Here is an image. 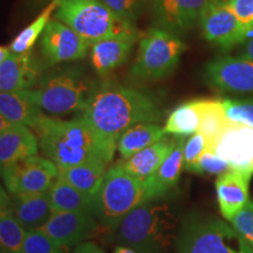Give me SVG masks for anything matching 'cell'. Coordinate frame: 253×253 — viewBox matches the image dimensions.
<instances>
[{
    "instance_id": "obj_22",
    "label": "cell",
    "mask_w": 253,
    "mask_h": 253,
    "mask_svg": "<svg viewBox=\"0 0 253 253\" xmlns=\"http://www.w3.org/2000/svg\"><path fill=\"white\" fill-rule=\"evenodd\" d=\"M0 114L11 123H19L31 128H36L43 114L39 107L36 106L26 91H0Z\"/></svg>"
},
{
    "instance_id": "obj_26",
    "label": "cell",
    "mask_w": 253,
    "mask_h": 253,
    "mask_svg": "<svg viewBox=\"0 0 253 253\" xmlns=\"http://www.w3.org/2000/svg\"><path fill=\"white\" fill-rule=\"evenodd\" d=\"M203 100H194L183 103L170 114L163 126L166 134L186 136L198 131Z\"/></svg>"
},
{
    "instance_id": "obj_13",
    "label": "cell",
    "mask_w": 253,
    "mask_h": 253,
    "mask_svg": "<svg viewBox=\"0 0 253 253\" xmlns=\"http://www.w3.org/2000/svg\"><path fill=\"white\" fill-rule=\"evenodd\" d=\"M91 211L54 212L39 231L62 248L79 245L97 229V221Z\"/></svg>"
},
{
    "instance_id": "obj_10",
    "label": "cell",
    "mask_w": 253,
    "mask_h": 253,
    "mask_svg": "<svg viewBox=\"0 0 253 253\" xmlns=\"http://www.w3.org/2000/svg\"><path fill=\"white\" fill-rule=\"evenodd\" d=\"M59 169L52 161L38 155L19 161L1 173L9 195L45 192L58 178Z\"/></svg>"
},
{
    "instance_id": "obj_8",
    "label": "cell",
    "mask_w": 253,
    "mask_h": 253,
    "mask_svg": "<svg viewBox=\"0 0 253 253\" xmlns=\"http://www.w3.org/2000/svg\"><path fill=\"white\" fill-rule=\"evenodd\" d=\"M185 43L178 34L161 26L151 27L142 37L130 74L136 80L153 81L168 77L178 65Z\"/></svg>"
},
{
    "instance_id": "obj_44",
    "label": "cell",
    "mask_w": 253,
    "mask_h": 253,
    "mask_svg": "<svg viewBox=\"0 0 253 253\" xmlns=\"http://www.w3.org/2000/svg\"><path fill=\"white\" fill-rule=\"evenodd\" d=\"M11 125H12V123L9 122V121H7V120H6L4 116H2L1 114H0V134H1V132L4 131L5 129H7Z\"/></svg>"
},
{
    "instance_id": "obj_2",
    "label": "cell",
    "mask_w": 253,
    "mask_h": 253,
    "mask_svg": "<svg viewBox=\"0 0 253 253\" xmlns=\"http://www.w3.org/2000/svg\"><path fill=\"white\" fill-rule=\"evenodd\" d=\"M33 131L42 154L58 169L84 163L108 166L112 161L91 126L81 116L71 121H62L43 114Z\"/></svg>"
},
{
    "instance_id": "obj_32",
    "label": "cell",
    "mask_w": 253,
    "mask_h": 253,
    "mask_svg": "<svg viewBox=\"0 0 253 253\" xmlns=\"http://www.w3.org/2000/svg\"><path fill=\"white\" fill-rule=\"evenodd\" d=\"M24 253H66L62 246L39 230L27 231L24 243Z\"/></svg>"
},
{
    "instance_id": "obj_43",
    "label": "cell",
    "mask_w": 253,
    "mask_h": 253,
    "mask_svg": "<svg viewBox=\"0 0 253 253\" xmlns=\"http://www.w3.org/2000/svg\"><path fill=\"white\" fill-rule=\"evenodd\" d=\"M9 54H11V50H9V48L0 46V65L5 61L6 58H7Z\"/></svg>"
},
{
    "instance_id": "obj_34",
    "label": "cell",
    "mask_w": 253,
    "mask_h": 253,
    "mask_svg": "<svg viewBox=\"0 0 253 253\" xmlns=\"http://www.w3.org/2000/svg\"><path fill=\"white\" fill-rule=\"evenodd\" d=\"M208 150L209 144L204 136L199 134V132H195V134L184 143L183 160H184L185 169L189 170V171H192V169H194L196 164L198 163L202 155Z\"/></svg>"
},
{
    "instance_id": "obj_4",
    "label": "cell",
    "mask_w": 253,
    "mask_h": 253,
    "mask_svg": "<svg viewBox=\"0 0 253 253\" xmlns=\"http://www.w3.org/2000/svg\"><path fill=\"white\" fill-rule=\"evenodd\" d=\"M96 84L80 65L54 66L40 75L36 86L25 91L41 110L65 115L84 112Z\"/></svg>"
},
{
    "instance_id": "obj_23",
    "label": "cell",
    "mask_w": 253,
    "mask_h": 253,
    "mask_svg": "<svg viewBox=\"0 0 253 253\" xmlns=\"http://www.w3.org/2000/svg\"><path fill=\"white\" fill-rule=\"evenodd\" d=\"M107 167L103 163H84L62 168L59 169L58 178L95 199L108 170Z\"/></svg>"
},
{
    "instance_id": "obj_40",
    "label": "cell",
    "mask_w": 253,
    "mask_h": 253,
    "mask_svg": "<svg viewBox=\"0 0 253 253\" xmlns=\"http://www.w3.org/2000/svg\"><path fill=\"white\" fill-rule=\"evenodd\" d=\"M9 213H12L11 202L9 203H0V220Z\"/></svg>"
},
{
    "instance_id": "obj_12",
    "label": "cell",
    "mask_w": 253,
    "mask_h": 253,
    "mask_svg": "<svg viewBox=\"0 0 253 253\" xmlns=\"http://www.w3.org/2000/svg\"><path fill=\"white\" fill-rule=\"evenodd\" d=\"M209 150L235 169L253 171V128L229 121Z\"/></svg>"
},
{
    "instance_id": "obj_24",
    "label": "cell",
    "mask_w": 253,
    "mask_h": 253,
    "mask_svg": "<svg viewBox=\"0 0 253 253\" xmlns=\"http://www.w3.org/2000/svg\"><path fill=\"white\" fill-rule=\"evenodd\" d=\"M166 131L156 123H138L122 132L118 140V147L122 160L131 157L138 151L163 140Z\"/></svg>"
},
{
    "instance_id": "obj_42",
    "label": "cell",
    "mask_w": 253,
    "mask_h": 253,
    "mask_svg": "<svg viewBox=\"0 0 253 253\" xmlns=\"http://www.w3.org/2000/svg\"><path fill=\"white\" fill-rule=\"evenodd\" d=\"M114 253H140V252L135 251V250L128 248V246L119 245L116 246L115 250H114Z\"/></svg>"
},
{
    "instance_id": "obj_31",
    "label": "cell",
    "mask_w": 253,
    "mask_h": 253,
    "mask_svg": "<svg viewBox=\"0 0 253 253\" xmlns=\"http://www.w3.org/2000/svg\"><path fill=\"white\" fill-rule=\"evenodd\" d=\"M227 119L253 128V101L221 100Z\"/></svg>"
},
{
    "instance_id": "obj_18",
    "label": "cell",
    "mask_w": 253,
    "mask_h": 253,
    "mask_svg": "<svg viewBox=\"0 0 253 253\" xmlns=\"http://www.w3.org/2000/svg\"><path fill=\"white\" fill-rule=\"evenodd\" d=\"M39 150V141L31 128L12 123L0 134V176L19 161L34 156Z\"/></svg>"
},
{
    "instance_id": "obj_36",
    "label": "cell",
    "mask_w": 253,
    "mask_h": 253,
    "mask_svg": "<svg viewBox=\"0 0 253 253\" xmlns=\"http://www.w3.org/2000/svg\"><path fill=\"white\" fill-rule=\"evenodd\" d=\"M230 223L237 232L253 246V202L249 201L245 207L233 216Z\"/></svg>"
},
{
    "instance_id": "obj_5",
    "label": "cell",
    "mask_w": 253,
    "mask_h": 253,
    "mask_svg": "<svg viewBox=\"0 0 253 253\" xmlns=\"http://www.w3.org/2000/svg\"><path fill=\"white\" fill-rule=\"evenodd\" d=\"M166 195L153 178L148 181L137 178L116 163L107 170L95 197L94 214L103 226L113 229L135 208Z\"/></svg>"
},
{
    "instance_id": "obj_33",
    "label": "cell",
    "mask_w": 253,
    "mask_h": 253,
    "mask_svg": "<svg viewBox=\"0 0 253 253\" xmlns=\"http://www.w3.org/2000/svg\"><path fill=\"white\" fill-rule=\"evenodd\" d=\"M116 15L128 23L134 24L140 17L145 0H101Z\"/></svg>"
},
{
    "instance_id": "obj_39",
    "label": "cell",
    "mask_w": 253,
    "mask_h": 253,
    "mask_svg": "<svg viewBox=\"0 0 253 253\" xmlns=\"http://www.w3.org/2000/svg\"><path fill=\"white\" fill-rule=\"evenodd\" d=\"M239 54L242 55L243 59L253 61V38L246 40L245 42L242 43V46H240Z\"/></svg>"
},
{
    "instance_id": "obj_20",
    "label": "cell",
    "mask_w": 253,
    "mask_h": 253,
    "mask_svg": "<svg viewBox=\"0 0 253 253\" xmlns=\"http://www.w3.org/2000/svg\"><path fill=\"white\" fill-rule=\"evenodd\" d=\"M11 208L12 214L26 231L40 230L54 213L47 191L11 195Z\"/></svg>"
},
{
    "instance_id": "obj_28",
    "label": "cell",
    "mask_w": 253,
    "mask_h": 253,
    "mask_svg": "<svg viewBox=\"0 0 253 253\" xmlns=\"http://www.w3.org/2000/svg\"><path fill=\"white\" fill-rule=\"evenodd\" d=\"M229 121L221 101L203 99L201 122L197 132L204 136L208 141L209 148L224 130Z\"/></svg>"
},
{
    "instance_id": "obj_35",
    "label": "cell",
    "mask_w": 253,
    "mask_h": 253,
    "mask_svg": "<svg viewBox=\"0 0 253 253\" xmlns=\"http://www.w3.org/2000/svg\"><path fill=\"white\" fill-rule=\"evenodd\" d=\"M232 169L226 161L217 156L212 151L208 150L202 155L198 163L196 164L191 172L195 173H208V175H221Z\"/></svg>"
},
{
    "instance_id": "obj_46",
    "label": "cell",
    "mask_w": 253,
    "mask_h": 253,
    "mask_svg": "<svg viewBox=\"0 0 253 253\" xmlns=\"http://www.w3.org/2000/svg\"><path fill=\"white\" fill-rule=\"evenodd\" d=\"M0 253H5V252H4V249H2V246H1V244H0Z\"/></svg>"
},
{
    "instance_id": "obj_16",
    "label": "cell",
    "mask_w": 253,
    "mask_h": 253,
    "mask_svg": "<svg viewBox=\"0 0 253 253\" xmlns=\"http://www.w3.org/2000/svg\"><path fill=\"white\" fill-rule=\"evenodd\" d=\"M43 72L40 59L32 50L25 54L11 53L0 65V91L14 93L31 89Z\"/></svg>"
},
{
    "instance_id": "obj_14",
    "label": "cell",
    "mask_w": 253,
    "mask_h": 253,
    "mask_svg": "<svg viewBox=\"0 0 253 253\" xmlns=\"http://www.w3.org/2000/svg\"><path fill=\"white\" fill-rule=\"evenodd\" d=\"M207 81L213 87L235 93H253V61L243 58L223 56L207 65Z\"/></svg>"
},
{
    "instance_id": "obj_21",
    "label": "cell",
    "mask_w": 253,
    "mask_h": 253,
    "mask_svg": "<svg viewBox=\"0 0 253 253\" xmlns=\"http://www.w3.org/2000/svg\"><path fill=\"white\" fill-rule=\"evenodd\" d=\"M177 140L163 138L150 147L138 151L126 160L118 162L126 171L134 175L137 178L148 181L153 177L163 161L171 153Z\"/></svg>"
},
{
    "instance_id": "obj_19",
    "label": "cell",
    "mask_w": 253,
    "mask_h": 253,
    "mask_svg": "<svg viewBox=\"0 0 253 253\" xmlns=\"http://www.w3.org/2000/svg\"><path fill=\"white\" fill-rule=\"evenodd\" d=\"M141 33L108 38L90 46V65L97 74L106 75L122 66L130 55Z\"/></svg>"
},
{
    "instance_id": "obj_6",
    "label": "cell",
    "mask_w": 253,
    "mask_h": 253,
    "mask_svg": "<svg viewBox=\"0 0 253 253\" xmlns=\"http://www.w3.org/2000/svg\"><path fill=\"white\" fill-rule=\"evenodd\" d=\"M54 18L77 32L89 46L123 34L138 33L135 25L123 20L101 0H56Z\"/></svg>"
},
{
    "instance_id": "obj_25",
    "label": "cell",
    "mask_w": 253,
    "mask_h": 253,
    "mask_svg": "<svg viewBox=\"0 0 253 253\" xmlns=\"http://www.w3.org/2000/svg\"><path fill=\"white\" fill-rule=\"evenodd\" d=\"M47 195L54 212H71V211L94 212V198L82 194L81 191L59 178H56L55 182L47 190Z\"/></svg>"
},
{
    "instance_id": "obj_45",
    "label": "cell",
    "mask_w": 253,
    "mask_h": 253,
    "mask_svg": "<svg viewBox=\"0 0 253 253\" xmlns=\"http://www.w3.org/2000/svg\"><path fill=\"white\" fill-rule=\"evenodd\" d=\"M229 0H210V4H225Z\"/></svg>"
},
{
    "instance_id": "obj_17",
    "label": "cell",
    "mask_w": 253,
    "mask_h": 253,
    "mask_svg": "<svg viewBox=\"0 0 253 253\" xmlns=\"http://www.w3.org/2000/svg\"><path fill=\"white\" fill-rule=\"evenodd\" d=\"M253 176L252 170L232 169L221 173L216 179V191L220 212L227 220L238 213L249 198V186Z\"/></svg>"
},
{
    "instance_id": "obj_37",
    "label": "cell",
    "mask_w": 253,
    "mask_h": 253,
    "mask_svg": "<svg viewBox=\"0 0 253 253\" xmlns=\"http://www.w3.org/2000/svg\"><path fill=\"white\" fill-rule=\"evenodd\" d=\"M225 5L243 25H253V0H229Z\"/></svg>"
},
{
    "instance_id": "obj_3",
    "label": "cell",
    "mask_w": 253,
    "mask_h": 253,
    "mask_svg": "<svg viewBox=\"0 0 253 253\" xmlns=\"http://www.w3.org/2000/svg\"><path fill=\"white\" fill-rule=\"evenodd\" d=\"M178 220L167 203L151 201L135 208L113 227V238L140 253H167L176 242Z\"/></svg>"
},
{
    "instance_id": "obj_9",
    "label": "cell",
    "mask_w": 253,
    "mask_h": 253,
    "mask_svg": "<svg viewBox=\"0 0 253 253\" xmlns=\"http://www.w3.org/2000/svg\"><path fill=\"white\" fill-rule=\"evenodd\" d=\"M40 55L43 71L59 63L86 58L89 43L58 19L49 20L40 38Z\"/></svg>"
},
{
    "instance_id": "obj_41",
    "label": "cell",
    "mask_w": 253,
    "mask_h": 253,
    "mask_svg": "<svg viewBox=\"0 0 253 253\" xmlns=\"http://www.w3.org/2000/svg\"><path fill=\"white\" fill-rule=\"evenodd\" d=\"M11 202V195L2 185H0V203H9Z\"/></svg>"
},
{
    "instance_id": "obj_30",
    "label": "cell",
    "mask_w": 253,
    "mask_h": 253,
    "mask_svg": "<svg viewBox=\"0 0 253 253\" xmlns=\"http://www.w3.org/2000/svg\"><path fill=\"white\" fill-rule=\"evenodd\" d=\"M27 231L12 213L0 220V244L5 253H24Z\"/></svg>"
},
{
    "instance_id": "obj_38",
    "label": "cell",
    "mask_w": 253,
    "mask_h": 253,
    "mask_svg": "<svg viewBox=\"0 0 253 253\" xmlns=\"http://www.w3.org/2000/svg\"><path fill=\"white\" fill-rule=\"evenodd\" d=\"M73 253H104L100 246H97L93 242H84L80 243L77 248H75Z\"/></svg>"
},
{
    "instance_id": "obj_15",
    "label": "cell",
    "mask_w": 253,
    "mask_h": 253,
    "mask_svg": "<svg viewBox=\"0 0 253 253\" xmlns=\"http://www.w3.org/2000/svg\"><path fill=\"white\" fill-rule=\"evenodd\" d=\"M158 26L175 33L194 27L210 4V0H150Z\"/></svg>"
},
{
    "instance_id": "obj_27",
    "label": "cell",
    "mask_w": 253,
    "mask_h": 253,
    "mask_svg": "<svg viewBox=\"0 0 253 253\" xmlns=\"http://www.w3.org/2000/svg\"><path fill=\"white\" fill-rule=\"evenodd\" d=\"M184 143V138H177L171 153L168 155V157L158 168L156 173L151 177L154 182L166 194H168L169 190L176 188V185L178 184L179 177H181L183 167H184V160H183Z\"/></svg>"
},
{
    "instance_id": "obj_11",
    "label": "cell",
    "mask_w": 253,
    "mask_h": 253,
    "mask_svg": "<svg viewBox=\"0 0 253 253\" xmlns=\"http://www.w3.org/2000/svg\"><path fill=\"white\" fill-rule=\"evenodd\" d=\"M199 24L205 39L224 50L253 38V25H243L225 4H209Z\"/></svg>"
},
{
    "instance_id": "obj_7",
    "label": "cell",
    "mask_w": 253,
    "mask_h": 253,
    "mask_svg": "<svg viewBox=\"0 0 253 253\" xmlns=\"http://www.w3.org/2000/svg\"><path fill=\"white\" fill-rule=\"evenodd\" d=\"M178 253H253V246L219 218L192 213L176 239Z\"/></svg>"
},
{
    "instance_id": "obj_1",
    "label": "cell",
    "mask_w": 253,
    "mask_h": 253,
    "mask_svg": "<svg viewBox=\"0 0 253 253\" xmlns=\"http://www.w3.org/2000/svg\"><path fill=\"white\" fill-rule=\"evenodd\" d=\"M81 118L113 160L122 132L138 123L160 121L162 109L153 94L106 81L97 82Z\"/></svg>"
},
{
    "instance_id": "obj_29",
    "label": "cell",
    "mask_w": 253,
    "mask_h": 253,
    "mask_svg": "<svg viewBox=\"0 0 253 253\" xmlns=\"http://www.w3.org/2000/svg\"><path fill=\"white\" fill-rule=\"evenodd\" d=\"M56 0H53L47 7L43 9L41 13L38 15L34 21L28 25L26 28H24L17 37L14 38L13 41L9 45V50L13 54H25V53L31 52L33 48L34 43L39 39V37L43 33L47 24L49 23L52 18L53 12L56 9Z\"/></svg>"
}]
</instances>
